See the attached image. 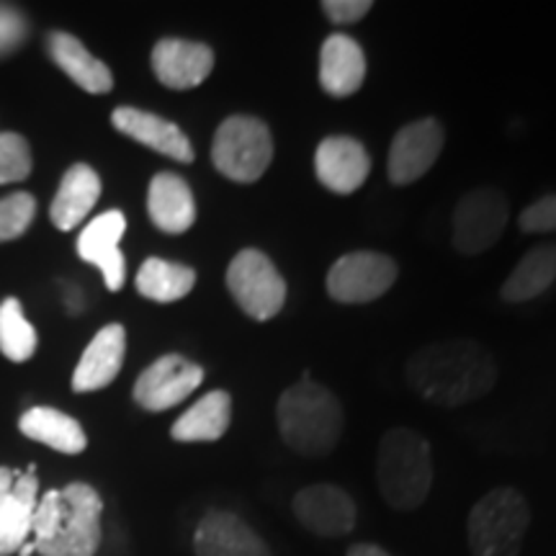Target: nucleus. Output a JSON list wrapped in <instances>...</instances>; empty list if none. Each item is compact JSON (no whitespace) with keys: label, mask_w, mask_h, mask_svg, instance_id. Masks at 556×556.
<instances>
[{"label":"nucleus","mask_w":556,"mask_h":556,"mask_svg":"<svg viewBox=\"0 0 556 556\" xmlns=\"http://www.w3.org/2000/svg\"><path fill=\"white\" fill-rule=\"evenodd\" d=\"M443 124L426 116L413 124H405L392 144H389L387 157V176L394 186H409L420 180L426 173L433 168L435 160L443 152Z\"/></svg>","instance_id":"nucleus-11"},{"label":"nucleus","mask_w":556,"mask_h":556,"mask_svg":"<svg viewBox=\"0 0 556 556\" xmlns=\"http://www.w3.org/2000/svg\"><path fill=\"white\" fill-rule=\"evenodd\" d=\"M152 73L170 90H191L214 70V50L191 39H160L152 50Z\"/></svg>","instance_id":"nucleus-16"},{"label":"nucleus","mask_w":556,"mask_h":556,"mask_svg":"<svg viewBox=\"0 0 556 556\" xmlns=\"http://www.w3.org/2000/svg\"><path fill=\"white\" fill-rule=\"evenodd\" d=\"M278 433L299 456L319 458L336 451L343 433V407L330 389L304 377L278 397Z\"/></svg>","instance_id":"nucleus-3"},{"label":"nucleus","mask_w":556,"mask_h":556,"mask_svg":"<svg viewBox=\"0 0 556 556\" xmlns=\"http://www.w3.org/2000/svg\"><path fill=\"white\" fill-rule=\"evenodd\" d=\"M291 510L304 531L319 539H343L356 528L358 510L353 497L338 484H309L291 500Z\"/></svg>","instance_id":"nucleus-10"},{"label":"nucleus","mask_w":556,"mask_h":556,"mask_svg":"<svg viewBox=\"0 0 556 556\" xmlns=\"http://www.w3.org/2000/svg\"><path fill=\"white\" fill-rule=\"evenodd\" d=\"M201 381H204V368L178 353H168L139 374L135 402L150 413H163L191 397Z\"/></svg>","instance_id":"nucleus-13"},{"label":"nucleus","mask_w":556,"mask_h":556,"mask_svg":"<svg viewBox=\"0 0 556 556\" xmlns=\"http://www.w3.org/2000/svg\"><path fill=\"white\" fill-rule=\"evenodd\" d=\"M274 135L268 124L250 114H232L219 124L212 142V163L235 184H255L274 163Z\"/></svg>","instance_id":"nucleus-6"},{"label":"nucleus","mask_w":556,"mask_h":556,"mask_svg":"<svg viewBox=\"0 0 556 556\" xmlns=\"http://www.w3.org/2000/svg\"><path fill=\"white\" fill-rule=\"evenodd\" d=\"M34 212H37V201L31 193H11L0 199V242L21 238L31 225Z\"/></svg>","instance_id":"nucleus-30"},{"label":"nucleus","mask_w":556,"mask_h":556,"mask_svg":"<svg viewBox=\"0 0 556 556\" xmlns=\"http://www.w3.org/2000/svg\"><path fill=\"white\" fill-rule=\"evenodd\" d=\"M193 287H197V270L165 258H148L137 274L139 294L160 304L178 302L191 294Z\"/></svg>","instance_id":"nucleus-27"},{"label":"nucleus","mask_w":556,"mask_h":556,"mask_svg":"<svg viewBox=\"0 0 556 556\" xmlns=\"http://www.w3.org/2000/svg\"><path fill=\"white\" fill-rule=\"evenodd\" d=\"M497 361L482 343L469 338L438 340L413 353L405 377L415 394L430 405H469L497 384Z\"/></svg>","instance_id":"nucleus-1"},{"label":"nucleus","mask_w":556,"mask_h":556,"mask_svg":"<svg viewBox=\"0 0 556 556\" xmlns=\"http://www.w3.org/2000/svg\"><path fill=\"white\" fill-rule=\"evenodd\" d=\"M345 556H392L379 544H353Z\"/></svg>","instance_id":"nucleus-34"},{"label":"nucleus","mask_w":556,"mask_h":556,"mask_svg":"<svg viewBox=\"0 0 556 556\" xmlns=\"http://www.w3.org/2000/svg\"><path fill=\"white\" fill-rule=\"evenodd\" d=\"M556 281V242H541V245L531 248L518 266L510 270L505 278L500 296L507 304H523L531 302L541 294H546Z\"/></svg>","instance_id":"nucleus-24"},{"label":"nucleus","mask_w":556,"mask_h":556,"mask_svg":"<svg viewBox=\"0 0 556 556\" xmlns=\"http://www.w3.org/2000/svg\"><path fill=\"white\" fill-rule=\"evenodd\" d=\"M229 422H232V397L225 389H214L173 422L170 438L178 443H214L227 433Z\"/></svg>","instance_id":"nucleus-23"},{"label":"nucleus","mask_w":556,"mask_h":556,"mask_svg":"<svg viewBox=\"0 0 556 556\" xmlns=\"http://www.w3.org/2000/svg\"><path fill=\"white\" fill-rule=\"evenodd\" d=\"M366 80L364 47L348 34H330L319 50V86L330 99L358 93Z\"/></svg>","instance_id":"nucleus-19"},{"label":"nucleus","mask_w":556,"mask_h":556,"mask_svg":"<svg viewBox=\"0 0 556 556\" xmlns=\"http://www.w3.org/2000/svg\"><path fill=\"white\" fill-rule=\"evenodd\" d=\"M0 351L13 364L29 361L37 351V330L24 317L18 299H5L0 304Z\"/></svg>","instance_id":"nucleus-28"},{"label":"nucleus","mask_w":556,"mask_h":556,"mask_svg":"<svg viewBox=\"0 0 556 556\" xmlns=\"http://www.w3.org/2000/svg\"><path fill=\"white\" fill-rule=\"evenodd\" d=\"M319 9H323V13L328 16V21H332V24L351 26L356 24V21L366 18L368 11L374 9V3L371 0H323Z\"/></svg>","instance_id":"nucleus-32"},{"label":"nucleus","mask_w":556,"mask_h":556,"mask_svg":"<svg viewBox=\"0 0 556 556\" xmlns=\"http://www.w3.org/2000/svg\"><path fill=\"white\" fill-rule=\"evenodd\" d=\"M127 356V330L124 325H106L96 332L73 374L75 392H99L119 377Z\"/></svg>","instance_id":"nucleus-20"},{"label":"nucleus","mask_w":556,"mask_h":556,"mask_svg":"<svg viewBox=\"0 0 556 556\" xmlns=\"http://www.w3.org/2000/svg\"><path fill=\"white\" fill-rule=\"evenodd\" d=\"M518 227L528 235L556 232V193H546L528 204L518 217Z\"/></svg>","instance_id":"nucleus-31"},{"label":"nucleus","mask_w":556,"mask_h":556,"mask_svg":"<svg viewBox=\"0 0 556 556\" xmlns=\"http://www.w3.org/2000/svg\"><path fill=\"white\" fill-rule=\"evenodd\" d=\"M400 276L397 261L387 253L356 250L345 253L328 270V294L340 304H368L384 296Z\"/></svg>","instance_id":"nucleus-8"},{"label":"nucleus","mask_w":556,"mask_h":556,"mask_svg":"<svg viewBox=\"0 0 556 556\" xmlns=\"http://www.w3.org/2000/svg\"><path fill=\"white\" fill-rule=\"evenodd\" d=\"M31 173V150L16 131L0 135V184H16Z\"/></svg>","instance_id":"nucleus-29"},{"label":"nucleus","mask_w":556,"mask_h":556,"mask_svg":"<svg viewBox=\"0 0 556 556\" xmlns=\"http://www.w3.org/2000/svg\"><path fill=\"white\" fill-rule=\"evenodd\" d=\"M371 173V155L356 137H325L315 150V176L325 189L338 197H351L366 184Z\"/></svg>","instance_id":"nucleus-14"},{"label":"nucleus","mask_w":556,"mask_h":556,"mask_svg":"<svg viewBox=\"0 0 556 556\" xmlns=\"http://www.w3.org/2000/svg\"><path fill=\"white\" fill-rule=\"evenodd\" d=\"M26 37V21L21 13L0 5V54L11 52Z\"/></svg>","instance_id":"nucleus-33"},{"label":"nucleus","mask_w":556,"mask_h":556,"mask_svg":"<svg viewBox=\"0 0 556 556\" xmlns=\"http://www.w3.org/2000/svg\"><path fill=\"white\" fill-rule=\"evenodd\" d=\"M99 197H101L99 173L86 163L73 165V168L62 176L60 191L52 201V208H50L52 225L62 229V232L75 229L83 219L88 217L90 208L99 204Z\"/></svg>","instance_id":"nucleus-22"},{"label":"nucleus","mask_w":556,"mask_h":556,"mask_svg":"<svg viewBox=\"0 0 556 556\" xmlns=\"http://www.w3.org/2000/svg\"><path fill=\"white\" fill-rule=\"evenodd\" d=\"M531 526V505L516 486H495L469 513L471 556H520Z\"/></svg>","instance_id":"nucleus-5"},{"label":"nucleus","mask_w":556,"mask_h":556,"mask_svg":"<svg viewBox=\"0 0 556 556\" xmlns=\"http://www.w3.org/2000/svg\"><path fill=\"white\" fill-rule=\"evenodd\" d=\"M124 232H127V217L119 208H111L101 217L90 219L78 238L80 258L101 270L109 291H119L127 278V261L119 248Z\"/></svg>","instance_id":"nucleus-15"},{"label":"nucleus","mask_w":556,"mask_h":556,"mask_svg":"<svg viewBox=\"0 0 556 556\" xmlns=\"http://www.w3.org/2000/svg\"><path fill=\"white\" fill-rule=\"evenodd\" d=\"M111 124L122 131L124 137L135 139L144 148L160 152V155L178 160V163H193L197 152H193L191 139L184 135L178 124H173L163 116L150 114V111L135 106H119L111 114Z\"/></svg>","instance_id":"nucleus-18"},{"label":"nucleus","mask_w":556,"mask_h":556,"mask_svg":"<svg viewBox=\"0 0 556 556\" xmlns=\"http://www.w3.org/2000/svg\"><path fill=\"white\" fill-rule=\"evenodd\" d=\"M39 503V479L34 464L26 471L0 467V556L24 548Z\"/></svg>","instance_id":"nucleus-12"},{"label":"nucleus","mask_w":556,"mask_h":556,"mask_svg":"<svg viewBox=\"0 0 556 556\" xmlns=\"http://www.w3.org/2000/svg\"><path fill=\"white\" fill-rule=\"evenodd\" d=\"M148 214L160 232L184 235L197 222L191 186L178 173H157L148 189Z\"/></svg>","instance_id":"nucleus-21"},{"label":"nucleus","mask_w":556,"mask_h":556,"mask_svg":"<svg viewBox=\"0 0 556 556\" xmlns=\"http://www.w3.org/2000/svg\"><path fill=\"white\" fill-rule=\"evenodd\" d=\"M197 556H274L266 541L229 510H208L193 533Z\"/></svg>","instance_id":"nucleus-17"},{"label":"nucleus","mask_w":556,"mask_h":556,"mask_svg":"<svg viewBox=\"0 0 556 556\" xmlns=\"http://www.w3.org/2000/svg\"><path fill=\"white\" fill-rule=\"evenodd\" d=\"M50 52L62 73H67V78L78 83V86L83 90H88V93L101 96L114 88V75H111L109 65L96 60L93 54L83 47V41L75 39L73 34L54 31L50 37Z\"/></svg>","instance_id":"nucleus-25"},{"label":"nucleus","mask_w":556,"mask_h":556,"mask_svg":"<svg viewBox=\"0 0 556 556\" xmlns=\"http://www.w3.org/2000/svg\"><path fill=\"white\" fill-rule=\"evenodd\" d=\"M18 428L31 441L45 443V446L60 451V454L75 456L83 454L88 446L86 430H83L80 422L54 407H31L18 420Z\"/></svg>","instance_id":"nucleus-26"},{"label":"nucleus","mask_w":556,"mask_h":556,"mask_svg":"<svg viewBox=\"0 0 556 556\" xmlns=\"http://www.w3.org/2000/svg\"><path fill=\"white\" fill-rule=\"evenodd\" d=\"M510 204L500 189L469 191L454 208V248L462 255H482L503 238Z\"/></svg>","instance_id":"nucleus-9"},{"label":"nucleus","mask_w":556,"mask_h":556,"mask_svg":"<svg viewBox=\"0 0 556 556\" xmlns=\"http://www.w3.org/2000/svg\"><path fill=\"white\" fill-rule=\"evenodd\" d=\"M101 518L103 500L86 482L45 492L34 510V541L24 544L21 556H96L103 536Z\"/></svg>","instance_id":"nucleus-2"},{"label":"nucleus","mask_w":556,"mask_h":556,"mask_svg":"<svg viewBox=\"0 0 556 556\" xmlns=\"http://www.w3.org/2000/svg\"><path fill=\"white\" fill-rule=\"evenodd\" d=\"M227 289L238 307L255 323H268L283 309L289 296L287 278L258 248H245L229 261Z\"/></svg>","instance_id":"nucleus-7"},{"label":"nucleus","mask_w":556,"mask_h":556,"mask_svg":"<svg viewBox=\"0 0 556 556\" xmlns=\"http://www.w3.org/2000/svg\"><path fill=\"white\" fill-rule=\"evenodd\" d=\"M433 451L413 428H392L377 451V484L392 510L409 513L426 503L433 486Z\"/></svg>","instance_id":"nucleus-4"}]
</instances>
